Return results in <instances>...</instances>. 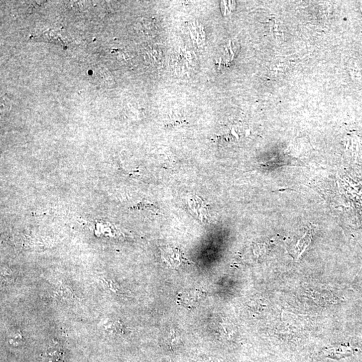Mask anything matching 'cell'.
Wrapping results in <instances>:
<instances>
[{
  "label": "cell",
  "instance_id": "cell-1",
  "mask_svg": "<svg viewBox=\"0 0 362 362\" xmlns=\"http://www.w3.org/2000/svg\"><path fill=\"white\" fill-rule=\"evenodd\" d=\"M203 298L202 292L199 290H191L180 294L179 301L181 305L185 307H192L195 306Z\"/></svg>",
  "mask_w": 362,
  "mask_h": 362
},
{
  "label": "cell",
  "instance_id": "cell-2",
  "mask_svg": "<svg viewBox=\"0 0 362 362\" xmlns=\"http://www.w3.org/2000/svg\"><path fill=\"white\" fill-rule=\"evenodd\" d=\"M62 352L57 345L50 346L46 352V358L48 362H57L61 359Z\"/></svg>",
  "mask_w": 362,
  "mask_h": 362
}]
</instances>
